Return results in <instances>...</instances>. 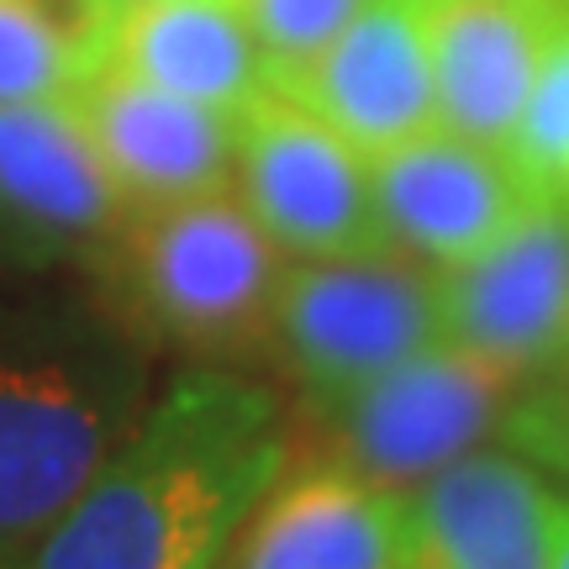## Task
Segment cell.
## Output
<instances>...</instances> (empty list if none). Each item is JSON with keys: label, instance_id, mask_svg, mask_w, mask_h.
I'll return each instance as SVG.
<instances>
[{"label": "cell", "instance_id": "8", "mask_svg": "<svg viewBox=\"0 0 569 569\" xmlns=\"http://www.w3.org/2000/svg\"><path fill=\"white\" fill-rule=\"evenodd\" d=\"M369 190L390 248L438 269L490 248L538 201V190L517 174L501 148L469 142L448 127L375 153Z\"/></svg>", "mask_w": 569, "mask_h": 569}, {"label": "cell", "instance_id": "2", "mask_svg": "<svg viewBox=\"0 0 569 569\" xmlns=\"http://www.w3.org/2000/svg\"><path fill=\"white\" fill-rule=\"evenodd\" d=\"M117 243L132 296L163 332L201 348L269 332L280 248L253 222L243 196H232V184L138 206Z\"/></svg>", "mask_w": 569, "mask_h": 569}, {"label": "cell", "instance_id": "11", "mask_svg": "<svg viewBox=\"0 0 569 569\" xmlns=\"http://www.w3.org/2000/svg\"><path fill=\"white\" fill-rule=\"evenodd\" d=\"M232 569H411L407 490L332 459L280 469L238 528Z\"/></svg>", "mask_w": 569, "mask_h": 569}, {"label": "cell", "instance_id": "7", "mask_svg": "<svg viewBox=\"0 0 569 569\" xmlns=\"http://www.w3.org/2000/svg\"><path fill=\"white\" fill-rule=\"evenodd\" d=\"M438 327L507 380H549L569 365L565 196H538L490 248L438 269Z\"/></svg>", "mask_w": 569, "mask_h": 569}, {"label": "cell", "instance_id": "13", "mask_svg": "<svg viewBox=\"0 0 569 569\" xmlns=\"http://www.w3.org/2000/svg\"><path fill=\"white\" fill-rule=\"evenodd\" d=\"M438 127L507 153L553 21L543 0H422Z\"/></svg>", "mask_w": 569, "mask_h": 569}, {"label": "cell", "instance_id": "1", "mask_svg": "<svg viewBox=\"0 0 569 569\" xmlns=\"http://www.w3.org/2000/svg\"><path fill=\"white\" fill-rule=\"evenodd\" d=\"M284 459L264 390L190 375L38 532L21 569H217Z\"/></svg>", "mask_w": 569, "mask_h": 569}, {"label": "cell", "instance_id": "17", "mask_svg": "<svg viewBox=\"0 0 569 569\" xmlns=\"http://www.w3.org/2000/svg\"><path fill=\"white\" fill-rule=\"evenodd\" d=\"M507 159L538 196L569 201V11L553 21V38L532 74L522 122L507 142Z\"/></svg>", "mask_w": 569, "mask_h": 569}, {"label": "cell", "instance_id": "5", "mask_svg": "<svg viewBox=\"0 0 569 569\" xmlns=\"http://www.w3.org/2000/svg\"><path fill=\"white\" fill-rule=\"evenodd\" d=\"M511 386L517 380L501 369L438 338L386 375L322 401L332 465L390 490L422 486L432 469L453 465L490 427L507 422Z\"/></svg>", "mask_w": 569, "mask_h": 569}, {"label": "cell", "instance_id": "4", "mask_svg": "<svg viewBox=\"0 0 569 569\" xmlns=\"http://www.w3.org/2000/svg\"><path fill=\"white\" fill-rule=\"evenodd\" d=\"M232 174L269 243L296 259H353L390 248L369 190V159L274 84L232 117Z\"/></svg>", "mask_w": 569, "mask_h": 569}, {"label": "cell", "instance_id": "10", "mask_svg": "<svg viewBox=\"0 0 569 569\" xmlns=\"http://www.w3.org/2000/svg\"><path fill=\"white\" fill-rule=\"evenodd\" d=\"M284 96L311 106L365 159L438 127L422 0H365Z\"/></svg>", "mask_w": 569, "mask_h": 569}, {"label": "cell", "instance_id": "9", "mask_svg": "<svg viewBox=\"0 0 569 569\" xmlns=\"http://www.w3.org/2000/svg\"><path fill=\"white\" fill-rule=\"evenodd\" d=\"M411 569H553L569 501L511 453H459L407 490Z\"/></svg>", "mask_w": 569, "mask_h": 569}, {"label": "cell", "instance_id": "14", "mask_svg": "<svg viewBox=\"0 0 569 569\" xmlns=\"http://www.w3.org/2000/svg\"><path fill=\"white\" fill-rule=\"evenodd\" d=\"M138 206L111 180L74 101L0 106V217L32 238H117Z\"/></svg>", "mask_w": 569, "mask_h": 569}, {"label": "cell", "instance_id": "6", "mask_svg": "<svg viewBox=\"0 0 569 569\" xmlns=\"http://www.w3.org/2000/svg\"><path fill=\"white\" fill-rule=\"evenodd\" d=\"M132 401L69 359H0V549L38 538L132 432Z\"/></svg>", "mask_w": 569, "mask_h": 569}, {"label": "cell", "instance_id": "3", "mask_svg": "<svg viewBox=\"0 0 569 569\" xmlns=\"http://www.w3.org/2000/svg\"><path fill=\"white\" fill-rule=\"evenodd\" d=\"M269 332L317 401L365 386L417 348L438 343V274L401 248L353 259H306L280 274Z\"/></svg>", "mask_w": 569, "mask_h": 569}, {"label": "cell", "instance_id": "16", "mask_svg": "<svg viewBox=\"0 0 569 569\" xmlns=\"http://www.w3.org/2000/svg\"><path fill=\"white\" fill-rule=\"evenodd\" d=\"M117 0H0V106L74 101L106 63Z\"/></svg>", "mask_w": 569, "mask_h": 569}, {"label": "cell", "instance_id": "20", "mask_svg": "<svg viewBox=\"0 0 569 569\" xmlns=\"http://www.w3.org/2000/svg\"><path fill=\"white\" fill-rule=\"evenodd\" d=\"M0 569H21V565H17V559H11L6 549H0Z\"/></svg>", "mask_w": 569, "mask_h": 569}, {"label": "cell", "instance_id": "21", "mask_svg": "<svg viewBox=\"0 0 569 569\" xmlns=\"http://www.w3.org/2000/svg\"><path fill=\"white\" fill-rule=\"evenodd\" d=\"M543 6H559V11H569V0H543Z\"/></svg>", "mask_w": 569, "mask_h": 569}, {"label": "cell", "instance_id": "12", "mask_svg": "<svg viewBox=\"0 0 569 569\" xmlns=\"http://www.w3.org/2000/svg\"><path fill=\"white\" fill-rule=\"evenodd\" d=\"M84 132L132 206L180 201L232 180V117L101 63L74 96Z\"/></svg>", "mask_w": 569, "mask_h": 569}, {"label": "cell", "instance_id": "18", "mask_svg": "<svg viewBox=\"0 0 569 569\" xmlns=\"http://www.w3.org/2000/svg\"><path fill=\"white\" fill-rule=\"evenodd\" d=\"M238 6L264 63V84L290 90L365 0H238Z\"/></svg>", "mask_w": 569, "mask_h": 569}, {"label": "cell", "instance_id": "19", "mask_svg": "<svg viewBox=\"0 0 569 569\" xmlns=\"http://www.w3.org/2000/svg\"><path fill=\"white\" fill-rule=\"evenodd\" d=\"M553 569H569V528H565V543H559V559H553Z\"/></svg>", "mask_w": 569, "mask_h": 569}, {"label": "cell", "instance_id": "15", "mask_svg": "<svg viewBox=\"0 0 569 569\" xmlns=\"http://www.w3.org/2000/svg\"><path fill=\"white\" fill-rule=\"evenodd\" d=\"M106 63L227 117L264 90V63L238 0H117Z\"/></svg>", "mask_w": 569, "mask_h": 569}]
</instances>
